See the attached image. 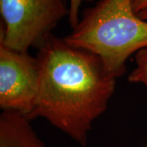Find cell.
Segmentation results:
<instances>
[{
  "label": "cell",
  "mask_w": 147,
  "mask_h": 147,
  "mask_svg": "<svg viewBox=\"0 0 147 147\" xmlns=\"http://www.w3.org/2000/svg\"><path fill=\"white\" fill-rule=\"evenodd\" d=\"M38 49L40 82L29 119L41 117L85 146L115 92L116 78L98 57L64 38L51 34Z\"/></svg>",
  "instance_id": "cell-1"
},
{
  "label": "cell",
  "mask_w": 147,
  "mask_h": 147,
  "mask_svg": "<svg viewBox=\"0 0 147 147\" xmlns=\"http://www.w3.org/2000/svg\"><path fill=\"white\" fill-rule=\"evenodd\" d=\"M137 16H139L141 19H142V20L147 21V10L144 11H142V12H140V13H138Z\"/></svg>",
  "instance_id": "cell-9"
},
{
  "label": "cell",
  "mask_w": 147,
  "mask_h": 147,
  "mask_svg": "<svg viewBox=\"0 0 147 147\" xmlns=\"http://www.w3.org/2000/svg\"><path fill=\"white\" fill-rule=\"evenodd\" d=\"M30 121L20 112L3 110L0 115V147H47Z\"/></svg>",
  "instance_id": "cell-5"
},
{
  "label": "cell",
  "mask_w": 147,
  "mask_h": 147,
  "mask_svg": "<svg viewBox=\"0 0 147 147\" xmlns=\"http://www.w3.org/2000/svg\"><path fill=\"white\" fill-rule=\"evenodd\" d=\"M132 7L136 14L147 10V0H132Z\"/></svg>",
  "instance_id": "cell-8"
},
{
  "label": "cell",
  "mask_w": 147,
  "mask_h": 147,
  "mask_svg": "<svg viewBox=\"0 0 147 147\" xmlns=\"http://www.w3.org/2000/svg\"><path fill=\"white\" fill-rule=\"evenodd\" d=\"M136 68L134 69L128 77L131 83H140L145 85L146 88L147 101V47L140 50L135 54Z\"/></svg>",
  "instance_id": "cell-6"
},
{
  "label": "cell",
  "mask_w": 147,
  "mask_h": 147,
  "mask_svg": "<svg viewBox=\"0 0 147 147\" xmlns=\"http://www.w3.org/2000/svg\"><path fill=\"white\" fill-rule=\"evenodd\" d=\"M64 39L98 57L117 79L125 73L127 60L147 47V21L135 13L132 0H99Z\"/></svg>",
  "instance_id": "cell-2"
},
{
  "label": "cell",
  "mask_w": 147,
  "mask_h": 147,
  "mask_svg": "<svg viewBox=\"0 0 147 147\" xmlns=\"http://www.w3.org/2000/svg\"><path fill=\"white\" fill-rule=\"evenodd\" d=\"M92 0H69V23L72 28L77 26L79 23V8L84 2H92Z\"/></svg>",
  "instance_id": "cell-7"
},
{
  "label": "cell",
  "mask_w": 147,
  "mask_h": 147,
  "mask_svg": "<svg viewBox=\"0 0 147 147\" xmlns=\"http://www.w3.org/2000/svg\"><path fill=\"white\" fill-rule=\"evenodd\" d=\"M40 82L37 57L0 43V108L30 117Z\"/></svg>",
  "instance_id": "cell-4"
},
{
  "label": "cell",
  "mask_w": 147,
  "mask_h": 147,
  "mask_svg": "<svg viewBox=\"0 0 147 147\" xmlns=\"http://www.w3.org/2000/svg\"><path fill=\"white\" fill-rule=\"evenodd\" d=\"M0 43L28 53L38 47L69 16L66 0H0Z\"/></svg>",
  "instance_id": "cell-3"
}]
</instances>
